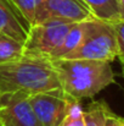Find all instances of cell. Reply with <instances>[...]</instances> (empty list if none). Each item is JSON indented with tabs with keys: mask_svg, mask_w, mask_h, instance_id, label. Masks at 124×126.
Segmentation results:
<instances>
[{
	"mask_svg": "<svg viewBox=\"0 0 124 126\" xmlns=\"http://www.w3.org/2000/svg\"><path fill=\"white\" fill-rule=\"evenodd\" d=\"M105 126H121V118L117 116L114 113H112L111 109L108 110V113L106 115Z\"/></svg>",
	"mask_w": 124,
	"mask_h": 126,
	"instance_id": "obj_16",
	"label": "cell"
},
{
	"mask_svg": "<svg viewBox=\"0 0 124 126\" xmlns=\"http://www.w3.org/2000/svg\"><path fill=\"white\" fill-rule=\"evenodd\" d=\"M11 1L20 10L22 16L27 20V22L32 26L35 20L37 10L43 0H11Z\"/></svg>",
	"mask_w": 124,
	"mask_h": 126,
	"instance_id": "obj_14",
	"label": "cell"
},
{
	"mask_svg": "<svg viewBox=\"0 0 124 126\" xmlns=\"http://www.w3.org/2000/svg\"><path fill=\"white\" fill-rule=\"evenodd\" d=\"M62 91L57 71L50 59L23 55L17 60L0 64V95Z\"/></svg>",
	"mask_w": 124,
	"mask_h": 126,
	"instance_id": "obj_1",
	"label": "cell"
},
{
	"mask_svg": "<svg viewBox=\"0 0 124 126\" xmlns=\"http://www.w3.org/2000/svg\"><path fill=\"white\" fill-rule=\"evenodd\" d=\"M121 64H122V76H123V79H124V61H122Z\"/></svg>",
	"mask_w": 124,
	"mask_h": 126,
	"instance_id": "obj_18",
	"label": "cell"
},
{
	"mask_svg": "<svg viewBox=\"0 0 124 126\" xmlns=\"http://www.w3.org/2000/svg\"><path fill=\"white\" fill-rule=\"evenodd\" d=\"M121 126H124V119L121 118Z\"/></svg>",
	"mask_w": 124,
	"mask_h": 126,
	"instance_id": "obj_19",
	"label": "cell"
},
{
	"mask_svg": "<svg viewBox=\"0 0 124 126\" xmlns=\"http://www.w3.org/2000/svg\"><path fill=\"white\" fill-rule=\"evenodd\" d=\"M114 32H116V39H117V47H118V59L122 63L124 61V18L111 22Z\"/></svg>",
	"mask_w": 124,
	"mask_h": 126,
	"instance_id": "obj_15",
	"label": "cell"
},
{
	"mask_svg": "<svg viewBox=\"0 0 124 126\" xmlns=\"http://www.w3.org/2000/svg\"><path fill=\"white\" fill-rule=\"evenodd\" d=\"M85 31H86V21L73 23L71 26L69 31L67 32V34H66L63 42L61 44V47L56 50V53L54 54V56L51 58V60L62 59L67 54H69L71 51H73L82 43L83 38H84V34H85Z\"/></svg>",
	"mask_w": 124,
	"mask_h": 126,
	"instance_id": "obj_10",
	"label": "cell"
},
{
	"mask_svg": "<svg viewBox=\"0 0 124 126\" xmlns=\"http://www.w3.org/2000/svg\"><path fill=\"white\" fill-rule=\"evenodd\" d=\"M92 18H95L94 14L83 0H43L37 10L33 25L47 20L76 23Z\"/></svg>",
	"mask_w": 124,
	"mask_h": 126,
	"instance_id": "obj_6",
	"label": "cell"
},
{
	"mask_svg": "<svg viewBox=\"0 0 124 126\" xmlns=\"http://www.w3.org/2000/svg\"><path fill=\"white\" fill-rule=\"evenodd\" d=\"M58 126H85L84 110H83V108L80 107L78 100H74L71 104L67 115L60 123Z\"/></svg>",
	"mask_w": 124,
	"mask_h": 126,
	"instance_id": "obj_13",
	"label": "cell"
},
{
	"mask_svg": "<svg viewBox=\"0 0 124 126\" xmlns=\"http://www.w3.org/2000/svg\"><path fill=\"white\" fill-rule=\"evenodd\" d=\"M28 100L41 126H58L74 102L63 91L35 93L29 95Z\"/></svg>",
	"mask_w": 124,
	"mask_h": 126,
	"instance_id": "obj_5",
	"label": "cell"
},
{
	"mask_svg": "<svg viewBox=\"0 0 124 126\" xmlns=\"http://www.w3.org/2000/svg\"><path fill=\"white\" fill-rule=\"evenodd\" d=\"M108 110V105L102 100L89 104V107L84 110L85 126H105V120Z\"/></svg>",
	"mask_w": 124,
	"mask_h": 126,
	"instance_id": "obj_12",
	"label": "cell"
},
{
	"mask_svg": "<svg viewBox=\"0 0 124 126\" xmlns=\"http://www.w3.org/2000/svg\"><path fill=\"white\" fill-rule=\"evenodd\" d=\"M31 25L11 0H0V33L24 43Z\"/></svg>",
	"mask_w": 124,
	"mask_h": 126,
	"instance_id": "obj_8",
	"label": "cell"
},
{
	"mask_svg": "<svg viewBox=\"0 0 124 126\" xmlns=\"http://www.w3.org/2000/svg\"><path fill=\"white\" fill-rule=\"evenodd\" d=\"M118 1H119V5H121V7H122V10L124 12V0H118Z\"/></svg>",
	"mask_w": 124,
	"mask_h": 126,
	"instance_id": "obj_17",
	"label": "cell"
},
{
	"mask_svg": "<svg viewBox=\"0 0 124 126\" xmlns=\"http://www.w3.org/2000/svg\"><path fill=\"white\" fill-rule=\"evenodd\" d=\"M118 56L116 32L111 22L92 18L86 21L82 43L62 59H86L112 63Z\"/></svg>",
	"mask_w": 124,
	"mask_h": 126,
	"instance_id": "obj_3",
	"label": "cell"
},
{
	"mask_svg": "<svg viewBox=\"0 0 124 126\" xmlns=\"http://www.w3.org/2000/svg\"><path fill=\"white\" fill-rule=\"evenodd\" d=\"M24 93L0 95V123L2 126H41Z\"/></svg>",
	"mask_w": 124,
	"mask_h": 126,
	"instance_id": "obj_7",
	"label": "cell"
},
{
	"mask_svg": "<svg viewBox=\"0 0 124 126\" xmlns=\"http://www.w3.org/2000/svg\"><path fill=\"white\" fill-rule=\"evenodd\" d=\"M72 25L73 23L60 20H47L32 25L23 43L24 55L40 56L51 60Z\"/></svg>",
	"mask_w": 124,
	"mask_h": 126,
	"instance_id": "obj_4",
	"label": "cell"
},
{
	"mask_svg": "<svg viewBox=\"0 0 124 126\" xmlns=\"http://www.w3.org/2000/svg\"><path fill=\"white\" fill-rule=\"evenodd\" d=\"M0 126H2V124H1V123H0Z\"/></svg>",
	"mask_w": 124,
	"mask_h": 126,
	"instance_id": "obj_20",
	"label": "cell"
},
{
	"mask_svg": "<svg viewBox=\"0 0 124 126\" xmlns=\"http://www.w3.org/2000/svg\"><path fill=\"white\" fill-rule=\"evenodd\" d=\"M63 93L74 100L92 98L114 82L111 63L86 59L51 60Z\"/></svg>",
	"mask_w": 124,
	"mask_h": 126,
	"instance_id": "obj_2",
	"label": "cell"
},
{
	"mask_svg": "<svg viewBox=\"0 0 124 126\" xmlns=\"http://www.w3.org/2000/svg\"><path fill=\"white\" fill-rule=\"evenodd\" d=\"M94 16L99 20L113 22L124 18V12L118 0H83Z\"/></svg>",
	"mask_w": 124,
	"mask_h": 126,
	"instance_id": "obj_9",
	"label": "cell"
},
{
	"mask_svg": "<svg viewBox=\"0 0 124 126\" xmlns=\"http://www.w3.org/2000/svg\"><path fill=\"white\" fill-rule=\"evenodd\" d=\"M23 55H24L23 43L7 34L0 33V64L17 60Z\"/></svg>",
	"mask_w": 124,
	"mask_h": 126,
	"instance_id": "obj_11",
	"label": "cell"
}]
</instances>
